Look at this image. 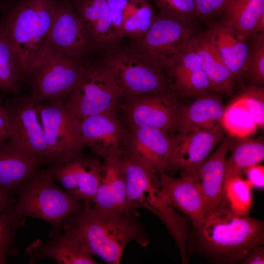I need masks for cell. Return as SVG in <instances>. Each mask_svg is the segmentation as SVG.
Returning <instances> with one entry per match:
<instances>
[{"label":"cell","mask_w":264,"mask_h":264,"mask_svg":"<svg viewBox=\"0 0 264 264\" xmlns=\"http://www.w3.org/2000/svg\"><path fill=\"white\" fill-rule=\"evenodd\" d=\"M231 148V154L226 160L224 180L232 176H242L245 169L259 164L264 159L262 140L241 138Z\"/></svg>","instance_id":"obj_29"},{"label":"cell","mask_w":264,"mask_h":264,"mask_svg":"<svg viewBox=\"0 0 264 264\" xmlns=\"http://www.w3.org/2000/svg\"><path fill=\"white\" fill-rule=\"evenodd\" d=\"M160 13L180 19L193 21L197 17L194 0H154Z\"/></svg>","instance_id":"obj_37"},{"label":"cell","mask_w":264,"mask_h":264,"mask_svg":"<svg viewBox=\"0 0 264 264\" xmlns=\"http://www.w3.org/2000/svg\"><path fill=\"white\" fill-rule=\"evenodd\" d=\"M243 173L245 175L246 180L251 187L258 189L264 187V167L259 164L245 169Z\"/></svg>","instance_id":"obj_40"},{"label":"cell","mask_w":264,"mask_h":264,"mask_svg":"<svg viewBox=\"0 0 264 264\" xmlns=\"http://www.w3.org/2000/svg\"><path fill=\"white\" fill-rule=\"evenodd\" d=\"M206 33L236 80L242 79L248 55L247 38L223 22L214 23Z\"/></svg>","instance_id":"obj_23"},{"label":"cell","mask_w":264,"mask_h":264,"mask_svg":"<svg viewBox=\"0 0 264 264\" xmlns=\"http://www.w3.org/2000/svg\"><path fill=\"white\" fill-rule=\"evenodd\" d=\"M25 223V218L16 215L12 207L0 213V264L6 263L7 256L20 255L18 232Z\"/></svg>","instance_id":"obj_33"},{"label":"cell","mask_w":264,"mask_h":264,"mask_svg":"<svg viewBox=\"0 0 264 264\" xmlns=\"http://www.w3.org/2000/svg\"><path fill=\"white\" fill-rule=\"evenodd\" d=\"M63 227L72 229L92 256L108 264L120 263L127 245L135 241L145 246L149 239L135 211L113 213L100 211L84 201L82 208L66 219Z\"/></svg>","instance_id":"obj_1"},{"label":"cell","mask_w":264,"mask_h":264,"mask_svg":"<svg viewBox=\"0 0 264 264\" xmlns=\"http://www.w3.org/2000/svg\"><path fill=\"white\" fill-rule=\"evenodd\" d=\"M172 146L169 133L141 127L127 131L124 154L159 176L168 169Z\"/></svg>","instance_id":"obj_16"},{"label":"cell","mask_w":264,"mask_h":264,"mask_svg":"<svg viewBox=\"0 0 264 264\" xmlns=\"http://www.w3.org/2000/svg\"><path fill=\"white\" fill-rule=\"evenodd\" d=\"M121 157L103 161L101 180L93 202L94 207L100 211L113 213L135 211L131 207L128 198Z\"/></svg>","instance_id":"obj_22"},{"label":"cell","mask_w":264,"mask_h":264,"mask_svg":"<svg viewBox=\"0 0 264 264\" xmlns=\"http://www.w3.org/2000/svg\"><path fill=\"white\" fill-rule=\"evenodd\" d=\"M10 133L8 118L3 105V97H0V142L6 140Z\"/></svg>","instance_id":"obj_41"},{"label":"cell","mask_w":264,"mask_h":264,"mask_svg":"<svg viewBox=\"0 0 264 264\" xmlns=\"http://www.w3.org/2000/svg\"><path fill=\"white\" fill-rule=\"evenodd\" d=\"M52 164L47 157L26 154L11 146L6 140L2 141L0 142V189L14 196L40 168Z\"/></svg>","instance_id":"obj_21"},{"label":"cell","mask_w":264,"mask_h":264,"mask_svg":"<svg viewBox=\"0 0 264 264\" xmlns=\"http://www.w3.org/2000/svg\"><path fill=\"white\" fill-rule=\"evenodd\" d=\"M160 195L168 205L188 216L195 228L205 221L204 202L196 181L190 176L176 178L165 173L159 176Z\"/></svg>","instance_id":"obj_20"},{"label":"cell","mask_w":264,"mask_h":264,"mask_svg":"<svg viewBox=\"0 0 264 264\" xmlns=\"http://www.w3.org/2000/svg\"><path fill=\"white\" fill-rule=\"evenodd\" d=\"M3 5V0H0V13L2 10Z\"/></svg>","instance_id":"obj_45"},{"label":"cell","mask_w":264,"mask_h":264,"mask_svg":"<svg viewBox=\"0 0 264 264\" xmlns=\"http://www.w3.org/2000/svg\"><path fill=\"white\" fill-rule=\"evenodd\" d=\"M252 36L254 38L249 46L244 75L251 83L262 85L264 83V34Z\"/></svg>","instance_id":"obj_35"},{"label":"cell","mask_w":264,"mask_h":264,"mask_svg":"<svg viewBox=\"0 0 264 264\" xmlns=\"http://www.w3.org/2000/svg\"><path fill=\"white\" fill-rule=\"evenodd\" d=\"M196 35L193 21L159 13L132 53L163 71H169Z\"/></svg>","instance_id":"obj_6"},{"label":"cell","mask_w":264,"mask_h":264,"mask_svg":"<svg viewBox=\"0 0 264 264\" xmlns=\"http://www.w3.org/2000/svg\"><path fill=\"white\" fill-rule=\"evenodd\" d=\"M243 264H264V247L262 245L253 248L242 260Z\"/></svg>","instance_id":"obj_42"},{"label":"cell","mask_w":264,"mask_h":264,"mask_svg":"<svg viewBox=\"0 0 264 264\" xmlns=\"http://www.w3.org/2000/svg\"><path fill=\"white\" fill-rule=\"evenodd\" d=\"M173 87L178 93L187 96H200L215 92L202 69L190 71H172Z\"/></svg>","instance_id":"obj_34"},{"label":"cell","mask_w":264,"mask_h":264,"mask_svg":"<svg viewBox=\"0 0 264 264\" xmlns=\"http://www.w3.org/2000/svg\"><path fill=\"white\" fill-rule=\"evenodd\" d=\"M222 15L223 23L248 38L264 16V0H232Z\"/></svg>","instance_id":"obj_26"},{"label":"cell","mask_w":264,"mask_h":264,"mask_svg":"<svg viewBox=\"0 0 264 264\" xmlns=\"http://www.w3.org/2000/svg\"><path fill=\"white\" fill-rule=\"evenodd\" d=\"M224 130H201L172 137L168 169L182 170L181 175L196 171L222 139Z\"/></svg>","instance_id":"obj_18"},{"label":"cell","mask_w":264,"mask_h":264,"mask_svg":"<svg viewBox=\"0 0 264 264\" xmlns=\"http://www.w3.org/2000/svg\"><path fill=\"white\" fill-rule=\"evenodd\" d=\"M232 0H194L197 17L209 22L222 15Z\"/></svg>","instance_id":"obj_38"},{"label":"cell","mask_w":264,"mask_h":264,"mask_svg":"<svg viewBox=\"0 0 264 264\" xmlns=\"http://www.w3.org/2000/svg\"><path fill=\"white\" fill-rule=\"evenodd\" d=\"M16 195L12 207L15 214L46 222L51 227L50 237L61 232L64 222L79 212L84 203L56 184L45 169L39 170Z\"/></svg>","instance_id":"obj_4"},{"label":"cell","mask_w":264,"mask_h":264,"mask_svg":"<svg viewBox=\"0 0 264 264\" xmlns=\"http://www.w3.org/2000/svg\"><path fill=\"white\" fill-rule=\"evenodd\" d=\"M15 200V197L6 194L0 189V213L12 207Z\"/></svg>","instance_id":"obj_43"},{"label":"cell","mask_w":264,"mask_h":264,"mask_svg":"<svg viewBox=\"0 0 264 264\" xmlns=\"http://www.w3.org/2000/svg\"><path fill=\"white\" fill-rule=\"evenodd\" d=\"M50 50L82 62L92 45L72 4L57 0L48 36Z\"/></svg>","instance_id":"obj_12"},{"label":"cell","mask_w":264,"mask_h":264,"mask_svg":"<svg viewBox=\"0 0 264 264\" xmlns=\"http://www.w3.org/2000/svg\"><path fill=\"white\" fill-rule=\"evenodd\" d=\"M199 69H201L200 58L193 45L191 40L185 49L179 56L168 72L190 71Z\"/></svg>","instance_id":"obj_39"},{"label":"cell","mask_w":264,"mask_h":264,"mask_svg":"<svg viewBox=\"0 0 264 264\" xmlns=\"http://www.w3.org/2000/svg\"><path fill=\"white\" fill-rule=\"evenodd\" d=\"M191 43L200 58L201 69L215 92L232 95L236 80L206 32L195 35Z\"/></svg>","instance_id":"obj_25"},{"label":"cell","mask_w":264,"mask_h":264,"mask_svg":"<svg viewBox=\"0 0 264 264\" xmlns=\"http://www.w3.org/2000/svg\"><path fill=\"white\" fill-rule=\"evenodd\" d=\"M237 97L254 118L258 127H264V90L252 86L245 88Z\"/></svg>","instance_id":"obj_36"},{"label":"cell","mask_w":264,"mask_h":264,"mask_svg":"<svg viewBox=\"0 0 264 264\" xmlns=\"http://www.w3.org/2000/svg\"><path fill=\"white\" fill-rule=\"evenodd\" d=\"M128 0H110L109 10L87 31L92 45L112 44L124 36L123 10Z\"/></svg>","instance_id":"obj_27"},{"label":"cell","mask_w":264,"mask_h":264,"mask_svg":"<svg viewBox=\"0 0 264 264\" xmlns=\"http://www.w3.org/2000/svg\"><path fill=\"white\" fill-rule=\"evenodd\" d=\"M104 64L111 71L126 99L168 90L163 72L132 52L112 53Z\"/></svg>","instance_id":"obj_11"},{"label":"cell","mask_w":264,"mask_h":264,"mask_svg":"<svg viewBox=\"0 0 264 264\" xmlns=\"http://www.w3.org/2000/svg\"><path fill=\"white\" fill-rule=\"evenodd\" d=\"M221 124L230 136L238 138H247L254 134L258 127L253 117L238 97L225 109Z\"/></svg>","instance_id":"obj_31"},{"label":"cell","mask_w":264,"mask_h":264,"mask_svg":"<svg viewBox=\"0 0 264 264\" xmlns=\"http://www.w3.org/2000/svg\"><path fill=\"white\" fill-rule=\"evenodd\" d=\"M102 163L95 154L82 153L65 162L49 165L45 170L70 195L93 203L101 180Z\"/></svg>","instance_id":"obj_13"},{"label":"cell","mask_w":264,"mask_h":264,"mask_svg":"<svg viewBox=\"0 0 264 264\" xmlns=\"http://www.w3.org/2000/svg\"><path fill=\"white\" fill-rule=\"evenodd\" d=\"M62 230L49 240L37 239L26 248L30 264L47 259L59 264H97L74 230L67 227Z\"/></svg>","instance_id":"obj_17"},{"label":"cell","mask_w":264,"mask_h":264,"mask_svg":"<svg viewBox=\"0 0 264 264\" xmlns=\"http://www.w3.org/2000/svg\"><path fill=\"white\" fill-rule=\"evenodd\" d=\"M258 33L264 34V16L259 20L257 23L253 35Z\"/></svg>","instance_id":"obj_44"},{"label":"cell","mask_w":264,"mask_h":264,"mask_svg":"<svg viewBox=\"0 0 264 264\" xmlns=\"http://www.w3.org/2000/svg\"><path fill=\"white\" fill-rule=\"evenodd\" d=\"M123 98L122 90L106 66L84 65L75 88L63 102L81 120L96 114L116 111Z\"/></svg>","instance_id":"obj_7"},{"label":"cell","mask_w":264,"mask_h":264,"mask_svg":"<svg viewBox=\"0 0 264 264\" xmlns=\"http://www.w3.org/2000/svg\"><path fill=\"white\" fill-rule=\"evenodd\" d=\"M225 108L214 96L206 94L180 107L177 129L180 133L201 130H224L221 121Z\"/></svg>","instance_id":"obj_24"},{"label":"cell","mask_w":264,"mask_h":264,"mask_svg":"<svg viewBox=\"0 0 264 264\" xmlns=\"http://www.w3.org/2000/svg\"><path fill=\"white\" fill-rule=\"evenodd\" d=\"M42 102L31 93L15 95L3 100L10 129L6 140L11 146L23 153L44 156L53 163L39 111Z\"/></svg>","instance_id":"obj_8"},{"label":"cell","mask_w":264,"mask_h":264,"mask_svg":"<svg viewBox=\"0 0 264 264\" xmlns=\"http://www.w3.org/2000/svg\"><path fill=\"white\" fill-rule=\"evenodd\" d=\"M25 74L17 53L4 33L0 32V90L4 94H21Z\"/></svg>","instance_id":"obj_28"},{"label":"cell","mask_w":264,"mask_h":264,"mask_svg":"<svg viewBox=\"0 0 264 264\" xmlns=\"http://www.w3.org/2000/svg\"><path fill=\"white\" fill-rule=\"evenodd\" d=\"M57 0H3L0 32L14 47L25 80L50 51L49 33Z\"/></svg>","instance_id":"obj_2"},{"label":"cell","mask_w":264,"mask_h":264,"mask_svg":"<svg viewBox=\"0 0 264 264\" xmlns=\"http://www.w3.org/2000/svg\"><path fill=\"white\" fill-rule=\"evenodd\" d=\"M84 65L53 50L31 70L26 80L31 93L45 102L63 101L77 84Z\"/></svg>","instance_id":"obj_10"},{"label":"cell","mask_w":264,"mask_h":264,"mask_svg":"<svg viewBox=\"0 0 264 264\" xmlns=\"http://www.w3.org/2000/svg\"><path fill=\"white\" fill-rule=\"evenodd\" d=\"M125 174L128 198L133 210L143 208L157 216L167 227L180 250L182 262H187V223L160 195L159 176L125 154L121 157Z\"/></svg>","instance_id":"obj_5"},{"label":"cell","mask_w":264,"mask_h":264,"mask_svg":"<svg viewBox=\"0 0 264 264\" xmlns=\"http://www.w3.org/2000/svg\"><path fill=\"white\" fill-rule=\"evenodd\" d=\"M125 105L130 128L148 127L168 133L177 129L180 107L168 90L127 99Z\"/></svg>","instance_id":"obj_14"},{"label":"cell","mask_w":264,"mask_h":264,"mask_svg":"<svg viewBox=\"0 0 264 264\" xmlns=\"http://www.w3.org/2000/svg\"><path fill=\"white\" fill-rule=\"evenodd\" d=\"M252 188L242 176L229 177L224 181L220 203L237 215L248 216L252 203Z\"/></svg>","instance_id":"obj_32"},{"label":"cell","mask_w":264,"mask_h":264,"mask_svg":"<svg viewBox=\"0 0 264 264\" xmlns=\"http://www.w3.org/2000/svg\"><path fill=\"white\" fill-rule=\"evenodd\" d=\"M124 36L135 40L144 36L156 17L148 0H128L123 10Z\"/></svg>","instance_id":"obj_30"},{"label":"cell","mask_w":264,"mask_h":264,"mask_svg":"<svg viewBox=\"0 0 264 264\" xmlns=\"http://www.w3.org/2000/svg\"><path fill=\"white\" fill-rule=\"evenodd\" d=\"M116 112L98 114L81 120L83 145L103 160L120 157L124 152L127 130Z\"/></svg>","instance_id":"obj_15"},{"label":"cell","mask_w":264,"mask_h":264,"mask_svg":"<svg viewBox=\"0 0 264 264\" xmlns=\"http://www.w3.org/2000/svg\"><path fill=\"white\" fill-rule=\"evenodd\" d=\"M39 111L53 164L65 162L83 153L81 120L63 101L42 102Z\"/></svg>","instance_id":"obj_9"},{"label":"cell","mask_w":264,"mask_h":264,"mask_svg":"<svg viewBox=\"0 0 264 264\" xmlns=\"http://www.w3.org/2000/svg\"><path fill=\"white\" fill-rule=\"evenodd\" d=\"M68 0L71 1H73V0Z\"/></svg>","instance_id":"obj_46"},{"label":"cell","mask_w":264,"mask_h":264,"mask_svg":"<svg viewBox=\"0 0 264 264\" xmlns=\"http://www.w3.org/2000/svg\"><path fill=\"white\" fill-rule=\"evenodd\" d=\"M232 144L231 136H226L196 171L181 175L190 176L197 183L203 199L206 218L215 212L221 202L227 154Z\"/></svg>","instance_id":"obj_19"},{"label":"cell","mask_w":264,"mask_h":264,"mask_svg":"<svg viewBox=\"0 0 264 264\" xmlns=\"http://www.w3.org/2000/svg\"><path fill=\"white\" fill-rule=\"evenodd\" d=\"M196 229L200 248L216 262L242 261L251 250L264 242L262 220L237 215L222 203Z\"/></svg>","instance_id":"obj_3"}]
</instances>
